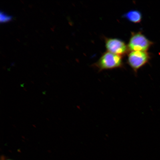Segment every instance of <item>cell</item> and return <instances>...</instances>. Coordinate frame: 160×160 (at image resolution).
Returning a JSON list of instances; mask_svg holds the SVG:
<instances>
[{"label": "cell", "mask_w": 160, "mask_h": 160, "mask_svg": "<svg viewBox=\"0 0 160 160\" xmlns=\"http://www.w3.org/2000/svg\"><path fill=\"white\" fill-rule=\"evenodd\" d=\"M123 65L122 58L121 56L108 51L102 55L94 65L99 71L121 68Z\"/></svg>", "instance_id": "cell-1"}, {"label": "cell", "mask_w": 160, "mask_h": 160, "mask_svg": "<svg viewBox=\"0 0 160 160\" xmlns=\"http://www.w3.org/2000/svg\"><path fill=\"white\" fill-rule=\"evenodd\" d=\"M152 45V42L139 32L132 33L128 47L131 52H147Z\"/></svg>", "instance_id": "cell-2"}, {"label": "cell", "mask_w": 160, "mask_h": 160, "mask_svg": "<svg viewBox=\"0 0 160 160\" xmlns=\"http://www.w3.org/2000/svg\"><path fill=\"white\" fill-rule=\"evenodd\" d=\"M150 56L147 52L132 51L128 55V63L137 73L140 68L149 61Z\"/></svg>", "instance_id": "cell-3"}, {"label": "cell", "mask_w": 160, "mask_h": 160, "mask_svg": "<svg viewBox=\"0 0 160 160\" xmlns=\"http://www.w3.org/2000/svg\"><path fill=\"white\" fill-rule=\"evenodd\" d=\"M105 42L108 52L114 54L122 57L129 51L128 45L121 39L106 38Z\"/></svg>", "instance_id": "cell-4"}, {"label": "cell", "mask_w": 160, "mask_h": 160, "mask_svg": "<svg viewBox=\"0 0 160 160\" xmlns=\"http://www.w3.org/2000/svg\"><path fill=\"white\" fill-rule=\"evenodd\" d=\"M123 17L132 23H138L141 21L142 15L141 12L137 10H132L125 13Z\"/></svg>", "instance_id": "cell-5"}, {"label": "cell", "mask_w": 160, "mask_h": 160, "mask_svg": "<svg viewBox=\"0 0 160 160\" xmlns=\"http://www.w3.org/2000/svg\"><path fill=\"white\" fill-rule=\"evenodd\" d=\"M0 15H1L0 21L1 23L8 22L11 21L12 19V16L8 15L2 11H1Z\"/></svg>", "instance_id": "cell-6"}]
</instances>
